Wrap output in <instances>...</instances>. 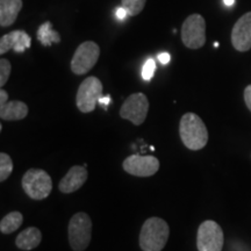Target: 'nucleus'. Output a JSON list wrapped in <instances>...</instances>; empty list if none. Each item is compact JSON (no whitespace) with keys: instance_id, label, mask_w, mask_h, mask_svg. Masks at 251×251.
<instances>
[{"instance_id":"obj_1","label":"nucleus","mask_w":251,"mask_h":251,"mask_svg":"<svg viewBox=\"0 0 251 251\" xmlns=\"http://www.w3.org/2000/svg\"><path fill=\"white\" fill-rule=\"evenodd\" d=\"M179 135L181 142L187 149H202L208 142V131L203 121L194 113H186L180 119Z\"/></svg>"},{"instance_id":"obj_2","label":"nucleus","mask_w":251,"mask_h":251,"mask_svg":"<svg viewBox=\"0 0 251 251\" xmlns=\"http://www.w3.org/2000/svg\"><path fill=\"white\" fill-rule=\"evenodd\" d=\"M170 235V228L161 218H149L144 222L140 233V247L143 251H162Z\"/></svg>"},{"instance_id":"obj_3","label":"nucleus","mask_w":251,"mask_h":251,"mask_svg":"<svg viewBox=\"0 0 251 251\" xmlns=\"http://www.w3.org/2000/svg\"><path fill=\"white\" fill-rule=\"evenodd\" d=\"M69 243L74 251H84L89 247L92 234V221L86 213L79 212L70 219L68 227Z\"/></svg>"},{"instance_id":"obj_4","label":"nucleus","mask_w":251,"mask_h":251,"mask_svg":"<svg viewBox=\"0 0 251 251\" xmlns=\"http://www.w3.org/2000/svg\"><path fill=\"white\" fill-rule=\"evenodd\" d=\"M25 193L33 200H45L52 191V181L48 172L41 169H29L23 177Z\"/></svg>"},{"instance_id":"obj_5","label":"nucleus","mask_w":251,"mask_h":251,"mask_svg":"<svg viewBox=\"0 0 251 251\" xmlns=\"http://www.w3.org/2000/svg\"><path fill=\"white\" fill-rule=\"evenodd\" d=\"M102 97V84L97 77H87L77 91L76 105L81 113H91Z\"/></svg>"},{"instance_id":"obj_6","label":"nucleus","mask_w":251,"mask_h":251,"mask_svg":"<svg viewBox=\"0 0 251 251\" xmlns=\"http://www.w3.org/2000/svg\"><path fill=\"white\" fill-rule=\"evenodd\" d=\"M225 243L224 231L215 221L207 220L198 228V251H222Z\"/></svg>"},{"instance_id":"obj_7","label":"nucleus","mask_w":251,"mask_h":251,"mask_svg":"<svg viewBox=\"0 0 251 251\" xmlns=\"http://www.w3.org/2000/svg\"><path fill=\"white\" fill-rule=\"evenodd\" d=\"M181 41L190 49H199L206 42V23L200 14L187 17L181 26Z\"/></svg>"},{"instance_id":"obj_8","label":"nucleus","mask_w":251,"mask_h":251,"mask_svg":"<svg viewBox=\"0 0 251 251\" xmlns=\"http://www.w3.org/2000/svg\"><path fill=\"white\" fill-rule=\"evenodd\" d=\"M100 56V48L93 41L81 43L71 59V70L75 75H85L97 64Z\"/></svg>"},{"instance_id":"obj_9","label":"nucleus","mask_w":251,"mask_h":251,"mask_svg":"<svg viewBox=\"0 0 251 251\" xmlns=\"http://www.w3.org/2000/svg\"><path fill=\"white\" fill-rule=\"evenodd\" d=\"M149 111L148 98L143 93H133L125 100L120 108V117L135 126L142 125Z\"/></svg>"},{"instance_id":"obj_10","label":"nucleus","mask_w":251,"mask_h":251,"mask_svg":"<svg viewBox=\"0 0 251 251\" xmlns=\"http://www.w3.org/2000/svg\"><path fill=\"white\" fill-rule=\"evenodd\" d=\"M124 170L135 177H150L159 169V161L153 156H141L137 153L128 156L124 161Z\"/></svg>"},{"instance_id":"obj_11","label":"nucleus","mask_w":251,"mask_h":251,"mask_svg":"<svg viewBox=\"0 0 251 251\" xmlns=\"http://www.w3.org/2000/svg\"><path fill=\"white\" fill-rule=\"evenodd\" d=\"M231 43L238 51L251 49V12L237 20L231 31Z\"/></svg>"},{"instance_id":"obj_12","label":"nucleus","mask_w":251,"mask_h":251,"mask_svg":"<svg viewBox=\"0 0 251 251\" xmlns=\"http://www.w3.org/2000/svg\"><path fill=\"white\" fill-rule=\"evenodd\" d=\"M30 45L31 39L26 31L13 30L0 39V54L5 55L11 49L15 52H24L26 49L30 48Z\"/></svg>"},{"instance_id":"obj_13","label":"nucleus","mask_w":251,"mask_h":251,"mask_svg":"<svg viewBox=\"0 0 251 251\" xmlns=\"http://www.w3.org/2000/svg\"><path fill=\"white\" fill-rule=\"evenodd\" d=\"M87 176H89V174H87L85 166H72L70 170L68 171V174L61 179V183L58 185L59 191L62 193L67 194L76 192L85 184V181L87 180Z\"/></svg>"},{"instance_id":"obj_14","label":"nucleus","mask_w":251,"mask_h":251,"mask_svg":"<svg viewBox=\"0 0 251 251\" xmlns=\"http://www.w3.org/2000/svg\"><path fill=\"white\" fill-rule=\"evenodd\" d=\"M23 8V0H0V26H12Z\"/></svg>"},{"instance_id":"obj_15","label":"nucleus","mask_w":251,"mask_h":251,"mask_svg":"<svg viewBox=\"0 0 251 251\" xmlns=\"http://www.w3.org/2000/svg\"><path fill=\"white\" fill-rule=\"evenodd\" d=\"M28 114V106L23 101H7L0 107V118L5 121L24 120Z\"/></svg>"},{"instance_id":"obj_16","label":"nucleus","mask_w":251,"mask_h":251,"mask_svg":"<svg viewBox=\"0 0 251 251\" xmlns=\"http://www.w3.org/2000/svg\"><path fill=\"white\" fill-rule=\"evenodd\" d=\"M41 241H42V233H41L40 229L36 227H29L18 235L17 240H15V246L19 249L28 251L39 247Z\"/></svg>"},{"instance_id":"obj_17","label":"nucleus","mask_w":251,"mask_h":251,"mask_svg":"<svg viewBox=\"0 0 251 251\" xmlns=\"http://www.w3.org/2000/svg\"><path fill=\"white\" fill-rule=\"evenodd\" d=\"M36 36L41 45L45 47H50L54 45V43L61 42V35H59L57 31L52 29V24L50 21H47V23L41 25L39 30H37Z\"/></svg>"},{"instance_id":"obj_18","label":"nucleus","mask_w":251,"mask_h":251,"mask_svg":"<svg viewBox=\"0 0 251 251\" xmlns=\"http://www.w3.org/2000/svg\"><path fill=\"white\" fill-rule=\"evenodd\" d=\"M24 222V215L20 212H11L7 215H5L0 222V231L2 234L8 235L14 233L20 228V226Z\"/></svg>"},{"instance_id":"obj_19","label":"nucleus","mask_w":251,"mask_h":251,"mask_svg":"<svg viewBox=\"0 0 251 251\" xmlns=\"http://www.w3.org/2000/svg\"><path fill=\"white\" fill-rule=\"evenodd\" d=\"M13 172V161L7 153H0V181L8 179L9 176Z\"/></svg>"},{"instance_id":"obj_20","label":"nucleus","mask_w":251,"mask_h":251,"mask_svg":"<svg viewBox=\"0 0 251 251\" xmlns=\"http://www.w3.org/2000/svg\"><path fill=\"white\" fill-rule=\"evenodd\" d=\"M147 0H121L122 7L128 12V15L135 17L140 14L146 6Z\"/></svg>"},{"instance_id":"obj_21","label":"nucleus","mask_w":251,"mask_h":251,"mask_svg":"<svg viewBox=\"0 0 251 251\" xmlns=\"http://www.w3.org/2000/svg\"><path fill=\"white\" fill-rule=\"evenodd\" d=\"M11 62L6 58L0 59V86H4L7 83L9 75H11Z\"/></svg>"},{"instance_id":"obj_22","label":"nucleus","mask_w":251,"mask_h":251,"mask_svg":"<svg viewBox=\"0 0 251 251\" xmlns=\"http://www.w3.org/2000/svg\"><path fill=\"white\" fill-rule=\"evenodd\" d=\"M156 71V62L153 58H148L144 63L143 69H142V78L144 80L150 81L153 77Z\"/></svg>"},{"instance_id":"obj_23","label":"nucleus","mask_w":251,"mask_h":251,"mask_svg":"<svg viewBox=\"0 0 251 251\" xmlns=\"http://www.w3.org/2000/svg\"><path fill=\"white\" fill-rule=\"evenodd\" d=\"M244 101H246V105L251 112V85L247 86L246 90H244Z\"/></svg>"},{"instance_id":"obj_24","label":"nucleus","mask_w":251,"mask_h":251,"mask_svg":"<svg viewBox=\"0 0 251 251\" xmlns=\"http://www.w3.org/2000/svg\"><path fill=\"white\" fill-rule=\"evenodd\" d=\"M158 61L161 62L163 65H166L171 61V56L169 52H162V54L158 55Z\"/></svg>"},{"instance_id":"obj_25","label":"nucleus","mask_w":251,"mask_h":251,"mask_svg":"<svg viewBox=\"0 0 251 251\" xmlns=\"http://www.w3.org/2000/svg\"><path fill=\"white\" fill-rule=\"evenodd\" d=\"M109 102H111V97H109V96H102L101 98L99 99V103L105 109H107Z\"/></svg>"},{"instance_id":"obj_26","label":"nucleus","mask_w":251,"mask_h":251,"mask_svg":"<svg viewBox=\"0 0 251 251\" xmlns=\"http://www.w3.org/2000/svg\"><path fill=\"white\" fill-rule=\"evenodd\" d=\"M7 100H8V93L6 92L5 90L1 89V91H0V107L4 106L5 103L7 102Z\"/></svg>"},{"instance_id":"obj_27","label":"nucleus","mask_w":251,"mask_h":251,"mask_svg":"<svg viewBox=\"0 0 251 251\" xmlns=\"http://www.w3.org/2000/svg\"><path fill=\"white\" fill-rule=\"evenodd\" d=\"M127 15H128V12L126 11V9L122 7V6L120 8L117 9V17H118V19H120V20H124V19L127 17Z\"/></svg>"},{"instance_id":"obj_28","label":"nucleus","mask_w":251,"mask_h":251,"mask_svg":"<svg viewBox=\"0 0 251 251\" xmlns=\"http://www.w3.org/2000/svg\"><path fill=\"white\" fill-rule=\"evenodd\" d=\"M224 2H225V5L226 6H233L234 5V2H235V0H224Z\"/></svg>"},{"instance_id":"obj_29","label":"nucleus","mask_w":251,"mask_h":251,"mask_svg":"<svg viewBox=\"0 0 251 251\" xmlns=\"http://www.w3.org/2000/svg\"><path fill=\"white\" fill-rule=\"evenodd\" d=\"M214 47H215V48H218V47H219V43H218V42H215V43H214Z\"/></svg>"}]
</instances>
